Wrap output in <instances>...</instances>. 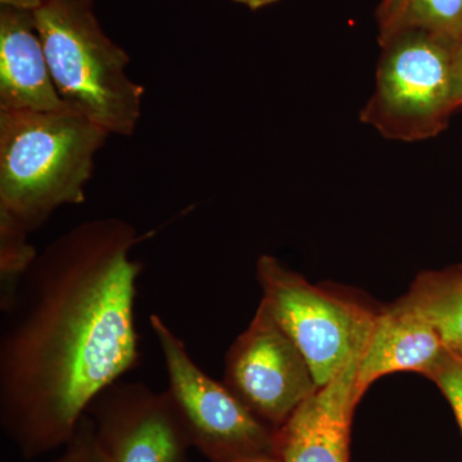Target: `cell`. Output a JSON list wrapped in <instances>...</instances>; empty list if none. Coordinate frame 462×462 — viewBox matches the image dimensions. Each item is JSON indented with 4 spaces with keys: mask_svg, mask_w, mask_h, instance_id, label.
Returning a JSON list of instances; mask_svg holds the SVG:
<instances>
[{
    "mask_svg": "<svg viewBox=\"0 0 462 462\" xmlns=\"http://www.w3.org/2000/svg\"><path fill=\"white\" fill-rule=\"evenodd\" d=\"M142 240L123 218L75 225L0 307V425L23 457L65 447L94 398L138 366Z\"/></svg>",
    "mask_w": 462,
    "mask_h": 462,
    "instance_id": "1",
    "label": "cell"
},
{
    "mask_svg": "<svg viewBox=\"0 0 462 462\" xmlns=\"http://www.w3.org/2000/svg\"><path fill=\"white\" fill-rule=\"evenodd\" d=\"M109 136L71 106L0 111V215L32 233L60 207L83 205Z\"/></svg>",
    "mask_w": 462,
    "mask_h": 462,
    "instance_id": "2",
    "label": "cell"
},
{
    "mask_svg": "<svg viewBox=\"0 0 462 462\" xmlns=\"http://www.w3.org/2000/svg\"><path fill=\"white\" fill-rule=\"evenodd\" d=\"M33 18L62 99L109 135L132 136L144 87L127 75L130 56L100 26L93 0H50Z\"/></svg>",
    "mask_w": 462,
    "mask_h": 462,
    "instance_id": "3",
    "label": "cell"
},
{
    "mask_svg": "<svg viewBox=\"0 0 462 462\" xmlns=\"http://www.w3.org/2000/svg\"><path fill=\"white\" fill-rule=\"evenodd\" d=\"M261 302L300 349L319 387L363 354L379 309L345 289L315 285L273 256L258 257Z\"/></svg>",
    "mask_w": 462,
    "mask_h": 462,
    "instance_id": "4",
    "label": "cell"
},
{
    "mask_svg": "<svg viewBox=\"0 0 462 462\" xmlns=\"http://www.w3.org/2000/svg\"><path fill=\"white\" fill-rule=\"evenodd\" d=\"M455 45L418 30L380 44L375 88L361 109V121L389 141L437 135L455 111Z\"/></svg>",
    "mask_w": 462,
    "mask_h": 462,
    "instance_id": "5",
    "label": "cell"
},
{
    "mask_svg": "<svg viewBox=\"0 0 462 462\" xmlns=\"http://www.w3.org/2000/svg\"><path fill=\"white\" fill-rule=\"evenodd\" d=\"M149 322L165 363L166 393L191 446L209 462L275 454L276 430L249 411L223 382L207 375L160 315H151Z\"/></svg>",
    "mask_w": 462,
    "mask_h": 462,
    "instance_id": "6",
    "label": "cell"
},
{
    "mask_svg": "<svg viewBox=\"0 0 462 462\" xmlns=\"http://www.w3.org/2000/svg\"><path fill=\"white\" fill-rule=\"evenodd\" d=\"M223 383L273 430L320 388L300 349L261 300L247 329L227 349Z\"/></svg>",
    "mask_w": 462,
    "mask_h": 462,
    "instance_id": "7",
    "label": "cell"
},
{
    "mask_svg": "<svg viewBox=\"0 0 462 462\" xmlns=\"http://www.w3.org/2000/svg\"><path fill=\"white\" fill-rule=\"evenodd\" d=\"M87 413L106 462H188L193 446L166 391L116 382Z\"/></svg>",
    "mask_w": 462,
    "mask_h": 462,
    "instance_id": "8",
    "label": "cell"
},
{
    "mask_svg": "<svg viewBox=\"0 0 462 462\" xmlns=\"http://www.w3.org/2000/svg\"><path fill=\"white\" fill-rule=\"evenodd\" d=\"M360 356L275 431V454L282 462H348L352 419L360 402L356 394Z\"/></svg>",
    "mask_w": 462,
    "mask_h": 462,
    "instance_id": "9",
    "label": "cell"
},
{
    "mask_svg": "<svg viewBox=\"0 0 462 462\" xmlns=\"http://www.w3.org/2000/svg\"><path fill=\"white\" fill-rule=\"evenodd\" d=\"M448 354L436 328L403 296L379 309L358 360L356 394L358 400L383 376L418 373L425 378Z\"/></svg>",
    "mask_w": 462,
    "mask_h": 462,
    "instance_id": "10",
    "label": "cell"
},
{
    "mask_svg": "<svg viewBox=\"0 0 462 462\" xmlns=\"http://www.w3.org/2000/svg\"><path fill=\"white\" fill-rule=\"evenodd\" d=\"M60 97L32 12L0 8V111H58Z\"/></svg>",
    "mask_w": 462,
    "mask_h": 462,
    "instance_id": "11",
    "label": "cell"
},
{
    "mask_svg": "<svg viewBox=\"0 0 462 462\" xmlns=\"http://www.w3.org/2000/svg\"><path fill=\"white\" fill-rule=\"evenodd\" d=\"M403 298L436 328L447 351L462 358V264L419 273Z\"/></svg>",
    "mask_w": 462,
    "mask_h": 462,
    "instance_id": "12",
    "label": "cell"
},
{
    "mask_svg": "<svg viewBox=\"0 0 462 462\" xmlns=\"http://www.w3.org/2000/svg\"><path fill=\"white\" fill-rule=\"evenodd\" d=\"M376 20L379 44L413 30L462 41V0H382Z\"/></svg>",
    "mask_w": 462,
    "mask_h": 462,
    "instance_id": "13",
    "label": "cell"
},
{
    "mask_svg": "<svg viewBox=\"0 0 462 462\" xmlns=\"http://www.w3.org/2000/svg\"><path fill=\"white\" fill-rule=\"evenodd\" d=\"M29 234L7 216L0 215V307L7 305L38 256Z\"/></svg>",
    "mask_w": 462,
    "mask_h": 462,
    "instance_id": "14",
    "label": "cell"
},
{
    "mask_svg": "<svg viewBox=\"0 0 462 462\" xmlns=\"http://www.w3.org/2000/svg\"><path fill=\"white\" fill-rule=\"evenodd\" d=\"M451 404L462 430V358L449 354L428 376Z\"/></svg>",
    "mask_w": 462,
    "mask_h": 462,
    "instance_id": "15",
    "label": "cell"
},
{
    "mask_svg": "<svg viewBox=\"0 0 462 462\" xmlns=\"http://www.w3.org/2000/svg\"><path fill=\"white\" fill-rule=\"evenodd\" d=\"M51 462H106L97 442L93 420L88 413L81 418L62 454Z\"/></svg>",
    "mask_w": 462,
    "mask_h": 462,
    "instance_id": "16",
    "label": "cell"
},
{
    "mask_svg": "<svg viewBox=\"0 0 462 462\" xmlns=\"http://www.w3.org/2000/svg\"><path fill=\"white\" fill-rule=\"evenodd\" d=\"M462 106V41L455 45L454 51V107Z\"/></svg>",
    "mask_w": 462,
    "mask_h": 462,
    "instance_id": "17",
    "label": "cell"
},
{
    "mask_svg": "<svg viewBox=\"0 0 462 462\" xmlns=\"http://www.w3.org/2000/svg\"><path fill=\"white\" fill-rule=\"evenodd\" d=\"M50 0H0L2 7L20 9V11L36 12L44 7Z\"/></svg>",
    "mask_w": 462,
    "mask_h": 462,
    "instance_id": "18",
    "label": "cell"
},
{
    "mask_svg": "<svg viewBox=\"0 0 462 462\" xmlns=\"http://www.w3.org/2000/svg\"><path fill=\"white\" fill-rule=\"evenodd\" d=\"M227 462H282L281 458L273 454V452H270V454H257L245 456V457L236 458V460H231Z\"/></svg>",
    "mask_w": 462,
    "mask_h": 462,
    "instance_id": "19",
    "label": "cell"
},
{
    "mask_svg": "<svg viewBox=\"0 0 462 462\" xmlns=\"http://www.w3.org/2000/svg\"><path fill=\"white\" fill-rule=\"evenodd\" d=\"M233 2L240 3V5H247L251 9H260L272 5L278 0H233Z\"/></svg>",
    "mask_w": 462,
    "mask_h": 462,
    "instance_id": "20",
    "label": "cell"
}]
</instances>
